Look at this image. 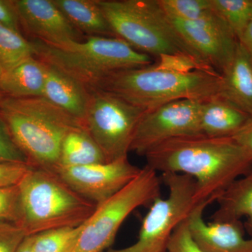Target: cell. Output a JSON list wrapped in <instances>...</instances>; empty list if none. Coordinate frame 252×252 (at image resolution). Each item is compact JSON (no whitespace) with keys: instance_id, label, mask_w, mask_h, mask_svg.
Masks as SVG:
<instances>
[{"instance_id":"cell-36","label":"cell","mask_w":252,"mask_h":252,"mask_svg":"<svg viewBox=\"0 0 252 252\" xmlns=\"http://www.w3.org/2000/svg\"><path fill=\"white\" fill-rule=\"evenodd\" d=\"M3 72H4V70H3L2 67L0 66V79H1V76H2Z\"/></svg>"},{"instance_id":"cell-14","label":"cell","mask_w":252,"mask_h":252,"mask_svg":"<svg viewBox=\"0 0 252 252\" xmlns=\"http://www.w3.org/2000/svg\"><path fill=\"white\" fill-rule=\"evenodd\" d=\"M213 203L205 200L197 205L187 220L192 238L206 252H252V237L244 235L240 221H210L204 220L205 208Z\"/></svg>"},{"instance_id":"cell-19","label":"cell","mask_w":252,"mask_h":252,"mask_svg":"<svg viewBox=\"0 0 252 252\" xmlns=\"http://www.w3.org/2000/svg\"><path fill=\"white\" fill-rule=\"evenodd\" d=\"M217 201L219 208L212 215L211 221H238L246 217L252 235V170L233 182Z\"/></svg>"},{"instance_id":"cell-9","label":"cell","mask_w":252,"mask_h":252,"mask_svg":"<svg viewBox=\"0 0 252 252\" xmlns=\"http://www.w3.org/2000/svg\"><path fill=\"white\" fill-rule=\"evenodd\" d=\"M90 93L82 127L101 149L106 161L127 158L136 127L147 110L108 91L94 89Z\"/></svg>"},{"instance_id":"cell-6","label":"cell","mask_w":252,"mask_h":252,"mask_svg":"<svg viewBox=\"0 0 252 252\" xmlns=\"http://www.w3.org/2000/svg\"><path fill=\"white\" fill-rule=\"evenodd\" d=\"M17 225L27 236L46 230L77 227L97 205L78 194L54 172L32 167L18 185Z\"/></svg>"},{"instance_id":"cell-1","label":"cell","mask_w":252,"mask_h":252,"mask_svg":"<svg viewBox=\"0 0 252 252\" xmlns=\"http://www.w3.org/2000/svg\"><path fill=\"white\" fill-rule=\"evenodd\" d=\"M156 172L188 175L196 184L198 203L217 201L238 177L252 170V158L231 137L204 135L177 137L144 156Z\"/></svg>"},{"instance_id":"cell-11","label":"cell","mask_w":252,"mask_h":252,"mask_svg":"<svg viewBox=\"0 0 252 252\" xmlns=\"http://www.w3.org/2000/svg\"><path fill=\"white\" fill-rule=\"evenodd\" d=\"M169 20L204 65L220 74L224 72L234 58L239 41L229 26L215 11L196 21Z\"/></svg>"},{"instance_id":"cell-17","label":"cell","mask_w":252,"mask_h":252,"mask_svg":"<svg viewBox=\"0 0 252 252\" xmlns=\"http://www.w3.org/2000/svg\"><path fill=\"white\" fill-rule=\"evenodd\" d=\"M47 64L35 56L4 70L0 79V91L15 98L42 97Z\"/></svg>"},{"instance_id":"cell-30","label":"cell","mask_w":252,"mask_h":252,"mask_svg":"<svg viewBox=\"0 0 252 252\" xmlns=\"http://www.w3.org/2000/svg\"><path fill=\"white\" fill-rule=\"evenodd\" d=\"M32 167L29 164L0 162V188L17 186Z\"/></svg>"},{"instance_id":"cell-3","label":"cell","mask_w":252,"mask_h":252,"mask_svg":"<svg viewBox=\"0 0 252 252\" xmlns=\"http://www.w3.org/2000/svg\"><path fill=\"white\" fill-rule=\"evenodd\" d=\"M97 1L116 36L134 49L163 64L179 63L212 69L187 45L158 0Z\"/></svg>"},{"instance_id":"cell-20","label":"cell","mask_w":252,"mask_h":252,"mask_svg":"<svg viewBox=\"0 0 252 252\" xmlns=\"http://www.w3.org/2000/svg\"><path fill=\"white\" fill-rule=\"evenodd\" d=\"M78 31L87 36H116L97 0H54Z\"/></svg>"},{"instance_id":"cell-24","label":"cell","mask_w":252,"mask_h":252,"mask_svg":"<svg viewBox=\"0 0 252 252\" xmlns=\"http://www.w3.org/2000/svg\"><path fill=\"white\" fill-rule=\"evenodd\" d=\"M215 13L236 36L242 33L252 18V0H212Z\"/></svg>"},{"instance_id":"cell-4","label":"cell","mask_w":252,"mask_h":252,"mask_svg":"<svg viewBox=\"0 0 252 252\" xmlns=\"http://www.w3.org/2000/svg\"><path fill=\"white\" fill-rule=\"evenodd\" d=\"M0 117L11 138L34 168L56 173L61 146L69 130L82 127L44 97H4Z\"/></svg>"},{"instance_id":"cell-33","label":"cell","mask_w":252,"mask_h":252,"mask_svg":"<svg viewBox=\"0 0 252 252\" xmlns=\"http://www.w3.org/2000/svg\"><path fill=\"white\" fill-rule=\"evenodd\" d=\"M238 41L252 59V18L244 30Z\"/></svg>"},{"instance_id":"cell-28","label":"cell","mask_w":252,"mask_h":252,"mask_svg":"<svg viewBox=\"0 0 252 252\" xmlns=\"http://www.w3.org/2000/svg\"><path fill=\"white\" fill-rule=\"evenodd\" d=\"M169 252H206L194 242L190 234L187 220L181 223L172 235L167 245Z\"/></svg>"},{"instance_id":"cell-35","label":"cell","mask_w":252,"mask_h":252,"mask_svg":"<svg viewBox=\"0 0 252 252\" xmlns=\"http://www.w3.org/2000/svg\"><path fill=\"white\" fill-rule=\"evenodd\" d=\"M4 94H1L0 93V105H1V102H2V101L4 100Z\"/></svg>"},{"instance_id":"cell-21","label":"cell","mask_w":252,"mask_h":252,"mask_svg":"<svg viewBox=\"0 0 252 252\" xmlns=\"http://www.w3.org/2000/svg\"><path fill=\"white\" fill-rule=\"evenodd\" d=\"M61 167H79L105 162L103 153L83 127L67 132L61 146Z\"/></svg>"},{"instance_id":"cell-37","label":"cell","mask_w":252,"mask_h":252,"mask_svg":"<svg viewBox=\"0 0 252 252\" xmlns=\"http://www.w3.org/2000/svg\"></svg>"},{"instance_id":"cell-26","label":"cell","mask_w":252,"mask_h":252,"mask_svg":"<svg viewBox=\"0 0 252 252\" xmlns=\"http://www.w3.org/2000/svg\"><path fill=\"white\" fill-rule=\"evenodd\" d=\"M19 217L18 185L0 188V223L10 222L17 224Z\"/></svg>"},{"instance_id":"cell-10","label":"cell","mask_w":252,"mask_h":252,"mask_svg":"<svg viewBox=\"0 0 252 252\" xmlns=\"http://www.w3.org/2000/svg\"><path fill=\"white\" fill-rule=\"evenodd\" d=\"M205 101L179 99L147 111L136 127L130 152L144 157L165 141L203 135L200 116Z\"/></svg>"},{"instance_id":"cell-8","label":"cell","mask_w":252,"mask_h":252,"mask_svg":"<svg viewBox=\"0 0 252 252\" xmlns=\"http://www.w3.org/2000/svg\"><path fill=\"white\" fill-rule=\"evenodd\" d=\"M162 181L168 188V195L151 204L142 220L137 241L127 248L104 252H165L176 228L187 220L198 203L196 184L188 175L162 174Z\"/></svg>"},{"instance_id":"cell-23","label":"cell","mask_w":252,"mask_h":252,"mask_svg":"<svg viewBox=\"0 0 252 252\" xmlns=\"http://www.w3.org/2000/svg\"><path fill=\"white\" fill-rule=\"evenodd\" d=\"M84 224V223H83ZM83 224L41 232L31 237L34 252H73L75 250Z\"/></svg>"},{"instance_id":"cell-25","label":"cell","mask_w":252,"mask_h":252,"mask_svg":"<svg viewBox=\"0 0 252 252\" xmlns=\"http://www.w3.org/2000/svg\"><path fill=\"white\" fill-rule=\"evenodd\" d=\"M171 19L196 21L215 13L212 0H158Z\"/></svg>"},{"instance_id":"cell-27","label":"cell","mask_w":252,"mask_h":252,"mask_svg":"<svg viewBox=\"0 0 252 252\" xmlns=\"http://www.w3.org/2000/svg\"><path fill=\"white\" fill-rule=\"evenodd\" d=\"M0 162L28 163L24 154L14 143L4 121L0 117ZM30 165V164H29Z\"/></svg>"},{"instance_id":"cell-29","label":"cell","mask_w":252,"mask_h":252,"mask_svg":"<svg viewBox=\"0 0 252 252\" xmlns=\"http://www.w3.org/2000/svg\"><path fill=\"white\" fill-rule=\"evenodd\" d=\"M26 236L24 230L16 223H0V252H16Z\"/></svg>"},{"instance_id":"cell-16","label":"cell","mask_w":252,"mask_h":252,"mask_svg":"<svg viewBox=\"0 0 252 252\" xmlns=\"http://www.w3.org/2000/svg\"><path fill=\"white\" fill-rule=\"evenodd\" d=\"M220 75V97L252 117V59L240 43L233 61Z\"/></svg>"},{"instance_id":"cell-2","label":"cell","mask_w":252,"mask_h":252,"mask_svg":"<svg viewBox=\"0 0 252 252\" xmlns=\"http://www.w3.org/2000/svg\"><path fill=\"white\" fill-rule=\"evenodd\" d=\"M220 83L216 71L157 62L113 73L97 89L149 111L179 99L209 100L220 96Z\"/></svg>"},{"instance_id":"cell-31","label":"cell","mask_w":252,"mask_h":252,"mask_svg":"<svg viewBox=\"0 0 252 252\" xmlns=\"http://www.w3.org/2000/svg\"><path fill=\"white\" fill-rule=\"evenodd\" d=\"M0 23L21 32V23L14 1L0 0Z\"/></svg>"},{"instance_id":"cell-7","label":"cell","mask_w":252,"mask_h":252,"mask_svg":"<svg viewBox=\"0 0 252 252\" xmlns=\"http://www.w3.org/2000/svg\"><path fill=\"white\" fill-rule=\"evenodd\" d=\"M160 180L157 172L147 166L124 189L96 207L83 224L73 252H104L114 243L124 222L134 210L151 205L160 197Z\"/></svg>"},{"instance_id":"cell-18","label":"cell","mask_w":252,"mask_h":252,"mask_svg":"<svg viewBox=\"0 0 252 252\" xmlns=\"http://www.w3.org/2000/svg\"><path fill=\"white\" fill-rule=\"evenodd\" d=\"M250 117L226 99L217 96L202 104L201 133L212 137H232L250 120Z\"/></svg>"},{"instance_id":"cell-22","label":"cell","mask_w":252,"mask_h":252,"mask_svg":"<svg viewBox=\"0 0 252 252\" xmlns=\"http://www.w3.org/2000/svg\"><path fill=\"white\" fill-rule=\"evenodd\" d=\"M32 56H35V50L31 41L0 23V66L3 70Z\"/></svg>"},{"instance_id":"cell-32","label":"cell","mask_w":252,"mask_h":252,"mask_svg":"<svg viewBox=\"0 0 252 252\" xmlns=\"http://www.w3.org/2000/svg\"><path fill=\"white\" fill-rule=\"evenodd\" d=\"M231 137L245 149L252 158V117Z\"/></svg>"},{"instance_id":"cell-13","label":"cell","mask_w":252,"mask_h":252,"mask_svg":"<svg viewBox=\"0 0 252 252\" xmlns=\"http://www.w3.org/2000/svg\"><path fill=\"white\" fill-rule=\"evenodd\" d=\"M14 3L21 26L33 39L54 45L84 39L54 0H15Z\"/></svg>"},{"instance_id":"cell-34","label":"cell","mask_w":252,"mask_h":252,"mask_svg":"<svg viewBox=\"0 0 252 252\" xmlns=\"http://www.w3.org/2000/svg\"><path fill=\"white\" fill-rule=\"evenodd\" d=\"M16 252H34L32 248L31 237L26 236L18 247Z\"/></svg>"},{"instance_id":"cell-5","label":"cell","mask_w":252,"mask_h":252,"mask_svg":"<svg viewBox=\"0 0 252 252\" xmlns=\"http://www.w3.org/2000/svg\"><path fill=\"white\" fill-rule=\"evenodd\" d=\"M35 57L77 79L89 91L97 89L113 73L147 67L154 59L117 36H87L61 45L31 40Z\"/></svg>"},{"instance_id":"cell-12","label":"cell","mask_w":252,"mask_h":252,"mask_svg":"<svg viewBox=\"0 0 252 252\" xmlns=\"http://www.w3.org/2000/svg\"><path fill=\"white\" fill-rule=\"evenodd\" d=\"M141 170L127 157L84 166H61L56 174L74 191L98 205L128 185Z\"/></svg>"},{"instance_id":"cell-15","label":"cell","mask_w":252,"mask_h":252,"mask_svg":"<svg viewBox=\"0 0 252 252\" xmlns=\"http://www.w3.org/2000/svg\"><path fill=\"white\" fill-rule=\"evenodd\" d=\"M46 64L47 74L42 97L82 126L90 101V91L74 78Z\"/></svg>"}]
</instances>
